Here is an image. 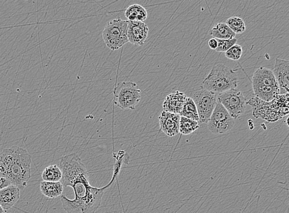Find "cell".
I'll list each match as a JSON object with an SVG mask.
<instances>
[{"label": "cell", "instance_id": "22", "mask_svg": "<svg viewBox=\"0 0 289 213\" xmlns=\"http://www.w3.org/2000/svg\"><path fill=\"white\" fill-rule=\"evenodd\" d=\"M181 117H184L189 119L199 122V115L194 102L191 98L187 97L182 112L179 114Z\"/></svg>", "mask_w": 289, "mask_h": 213}, {"label": "cell", "instance_id": "15", "mask_svg": "<svg viewBox=\"0 0 289 213\" xmlns=\"http://www.w3.org/2000/svg\"><path fill=\"white\" fill-rule=\"evenodd\" d=\"M187 98L186 94L179 91L170 94L166 97L163 102V111L180 114L186 103Z\"/></svg>", "mask_w": 289, "mask_h": 213}, {"label": "cell", "instance_id": "3", "mask_svg": "<svg viewBox=\"0 0 289 213\" xmlns=\"http://www.w3.org/2000/svg\"><path fill=\"white\" fill-rule=\"evenodd\" d=\"M252 106L253 115L268 122H276L289 113V94L278 95L270 102L261 100L257 97L247 102Z\"/></svg>", "mask_w": 289, "mask_h": 213}, {"label": "cell", "instance_id": "17", "mask_svg": "<svg viewBox=\"0 0 289 213\" xmlns=\"http://www.w3.org/2000/svg\"><path fill=\"white\" fill-rule=\"evenodd\" d=\"M64 186L61 181L59 182H48L42 181L40 183V191L46 197L50 199H55L61 197L63 193Z\"/></svg>", "mask_w": 289, "mask_h": 213}, {"label": "cell", "instance_id": "6", "mask_svg": "<svg viewBox=\"0 0 289 213\" xmlns=\"http://www.w3.org/2000/svg\"><path fill=\"white\" fill-rule=\"evenodd\" d=\"M108 186L101 188L96 187L92 193L81 198L70 200L61 195L62 207L67 213H95L100 207L105 193Z\"/></svg>", "mask_w": 289, "mask_h": 213}, {"label": "cell", "instance_id": "20", "mask_svg": "<svg viewBox=\"0 0 289 213\" xmlns=\"http://www.w3.org/2000/svg\"><path fill=\"white\" fill-rule=\"evenodd\" d=\"M113 157L115 159V162L114 166V172H113V176L110 182L108 184L107 186H109L112 185L115 180V179L117 180L118 175L121 170L122 164H129L130 160V156L127 152L124 151H119L118 153L113 154Z\"/></svg>", "mask_w": 289, "mask_h": 213}, {"label": "cell", "instance_id": "19", "mask_svg": "<svg viewBox=\"0 0 289 213\" xmlns=\"http://www.w3.org/2000/svg\"><path fill=\"white\" fill-rule=\"evenodd\" d=\"M210 35L216 39L228 40L235 38L236 34L229 27L226 23H218L214 26L210 32Z\"/></svg>", "mask_w": 289, "mask_h": 213}, {"label": "cell", "instance_id": "11", "mask_svg": "<svg viewBox=\"0 0 289 213\" xmlns=\"http://www.w3.org/2000/svg\"><path fill=\"white\" fill-rule=\"evenodd\" d=\"M235 120L220 103L216 104L215 109L207 123L210 132L214 134H222L234 127Z\"/></svg>", "mask_w": 289, "mask_h": 213}, {"label": "cell", "instance_id": "13", "mask_svg": "<svg viewBox=\"0 0 289 213\" xmlns=\"http://www.w3.org/2000/svg\"><path fill=\"white\" fill-rule=\"evenodd\" d=\"M274 77L278 84L279 95L289 94V62L277 58L273 70Z\"/></svg>", "mask_w": 289, "mask_h": 213}, {"label": "cell", "instance_id": "5", "mask_svg": "<svg viewBox=\"0 0 289 213\" xmlns=\"http://www.w3.org/2000/svg\"><path fill=\"white\" fill-rule=\"evenodd\" d=\"M253 90L255 96L262 101L270 102L279 95V88L273 70L261 67L252 77Z\"/></svg>", "mask_w": 289, "mask_h": 213}, {"label": "cell", "instance_id": "24", "mask_svg": "<svg viewBox=\"0 0 289 213\" xmlns=\"http://www.w3.org/2000/svg\"><path fill=\"white\" fill-rule=\"evenodd\" d=\"M226 24L236 34L244 33L246 30L244 21L238 17H231L226 21Z\"/></svg>", "mask_w": 289, "mask_h": 213}, {"label": "cell", "instance_id": "18", "mask_svg": "<svg viewBox=\"0 0 289 213\" xmlns=\"http://www.w3.org/2000/svg\"><path fill=\"white\" fill-rule=\"evenodd\" d=\"M125 16L129 21H145L148 18V12L143 6L133 4L128 7L125 11Z\"/></svg>", "mask_w": 289, "mask_h": 213}, {"label": "cell", "instance_id": "1", "mask_svg": "<svg viewBox=\"0 0 289 213\" xmlns=\"http://www.w3.org/2000/svg\"><path fill=\"white\" fill-rule=\"evenodd\" d=\"M59 168L62 173L61 182L64 186L73 188L75 198L85 197L95 189L90 185L88 171L78 155L62 157Z\"/></svg>", "mask_w": 289, "mask_h": 213}, {"label": "cell", "instance_id": "9", "mask_svg": "<svg viewBox=\"0 0 289 213\" xmlns=\"http://www.w3.org/2000/svg\"><path fill=\"white\" fill-rule=\"evenodd\" d=\"M217 101L234 119H238L246 109L247 99L241 91L237 89L217 94Z\"/></svg>", "mask_w": 289, "mask_h": 213}, {"label": "cell", "instance_id": "12", "mask_svg": "<svg viewBox=\"0 0 289 213\" xmlns=\"http://www.w3.org/2000/svg\"><path fill=\"white\" fill-rule=\"evenodd\" d=\"M149 28L143 22L129 21L127 27V37L132 45L140 47L148 39Z\"/></svg>", "mask_w": 289, "mask_h": 213}, {"label": "cell", "instance_id": "26", "mask_svg": "<svg viewBox=\"0 0 289 213\" xmlns=\"http://www.w3.org/2000/svg\"><path fill=\"white\" fill-rule=\"evenodd\" d=\"M216 40H217L218 42V47L215 50L216 52L220 53H225L226 51L230 49L233 45H236L237 42V38H232V39H216Z\"/></svg>", "mask_w": 289, "mask_h": 213}, {"label": "cell", "instance_id": "28", "mask_svg": "<svg viewBox=\"0 0 289 213\" xmlns=\"http://www.w3.org/2000/svg\"><path fill=\"white\" fill-rule=\"evenodd\" d=\"M209 46L210 49L215 50L218 47V42L216 38H213L209 41Z\"/></svg>", "mask_w": 289, "mask_h": 213}, {"label": "cell", "instance_id": "23", "mask_svg": "<svg viewBox=\"0 0 289 213\" xmlns=\"http://www.w3.org/2000/svg\"><path fill=\"white\" fill-rule=\"evenodd\" d=\"M200 127L198 122L184 117H180V133L183 135H189L196 132Z\"/></svg>", "mask_w": 289, "mask_h": 213}, {"label": "cell", "instance_id": "14", "mask_svg": "<svg viewBox=\"0 0 289 213\" xmlns=\"http://www.w3.org/2000/svg\"><path fill=\"white\" fill-rule=\"evenodd\" d=\"M180 117L177 113L163 111L158 117L160 130L169 137L178 134L180 133Z\"/></svg>", "mask_w": 289, "mask_h": 213}, {"label": "cell", "instance_id": "16", "mask_svg": "<svg viewBox=\"0 0 289 213\" xmlns=\"http://www.w3.org/2000/svg\"><path fill=\"white\" fill-rule=\"evenodd\" d=\"M21 190L16 186L10 185L0 190V205L3 210H10L20 198Z\"/></svg>", "mask_w": 289, "mask_h": 213}, {"label": "cell", "instance_id": "21", "mask_svg": "<svg viewBox=\"0 0 289 213\" xmlns=\"http://www.w3.org/2000/svg\"><path fill=\"white\" fill-rule=\"evenodd\" d=\"M62 177L61 169L56 164L47 167L42 174V180L48 182H59L61 181Z\"/></svg>", "mask_w": 289, "mask_h": 213}, {"label": "cell", "instance_id": "25", "mask_svg": "<svg viewBox=\"0 0 289 213\" xmlns=\"http://www.w3.org/2000/svg\"><path fill=\"white\" fill-rule=\"evenodd\" d=\"M243 53L242 48L239 45H233L225 52L226 57L232 60H238L241 58Z\"/></svg>", "mask_w": 289, "mask_h": 213}, {"label": "cell", "instance_id": "8", "mask_svg": "<svg viewBox=\"0 0 289 213\" xmlns=\"http://www.w3.org/2000/svg\"><path fill=\"white\" fill-rule=\"evenodd\" d=\"M141 91L134 82H121L114 89V103L122 110L135 109L141 99Z\"/></svg>", "mask_w": 289, "mask_h": 213}, {"label": "cell", "instance_id": "2", "mask_svg": "<svg viewBox=\"0 0 289 213\" xmlns=\"http://www.w3.org/2000/svg\"><path fill=\"white\" fill-rule=\"evenodd\" d=\"M0 161L6 169L12 185L19 189L27 187L31 178L32 156L27 150L16 147L4 149L0 153Z\"/></svg>", "mask_w": 289, "mask_h": 213}, {"label": "cell", "instance_id": "10", "mask_svg": "<svg viewBox=\"0 0 289 213\" xmlns=\"http://www.w3.org/2000/svg\"><path fill=\"white\" fill-rule=\"evenodd\" d=\"M199 115V122L207 123L215 109L217 101V94L202 88L192 94Z\"/></svg>", "mask_w": 289, "mask_h": 213}, {"label": "cell", "instance_id": "4", "mask_svg": "<svg viewBox=\"0 0 289 213\" xmlns=\"http://www.w3.org/2000/svg\"><path fill=\"white\" fill-rule=\"evenodd\" d=\"M237 72V70L230 69L223 64H216L202 82V88L216 94L236 89L238 85Z\"/></svg>", "mask_w": 289, "mask_h": 213}, {"label": "cell", "instance_id": "27", "mask_svg": "<svg viewBox=\"0 0 289 213\" xmlns=\"http://www.w3.org/2000/svg\"><path fill=\"white\" fill-rule=\"evenodd\" d=\"M10 185L11 181L7 174L6 169L0 161V190Z\"/></svg>", "mask_w": 289, "mask_h": 213}, {"label": "cell", "instance_id": "29", "mask_svg": "<svg viewBox=\"0 0 289 213\" xmlns=\"http://www.w3.org/2000/svg\"><path fill=\"white\" fill-rule=\"evenodd\" d=\"M5 212V211L3 210V208L1 207V206L0 205V213H4Z\"/></svg>", "mask_w": 289, "mask_h": 213}, {"label": "cell", "instance_id": "7", "mask_svg": "<svg viewBox=\"0 0 289 213\" xmlns=\"http://www.w3.org/2000/svg\"><path fill=\"white\" fill-rule=\"evenodd\" d=\"M129 21L120 18L108 22L103 31V39L108 48L117 51L129 43L127 27Z\"/></svg>", "mask_w": 289, "mask_h": 213}]
</instances>
